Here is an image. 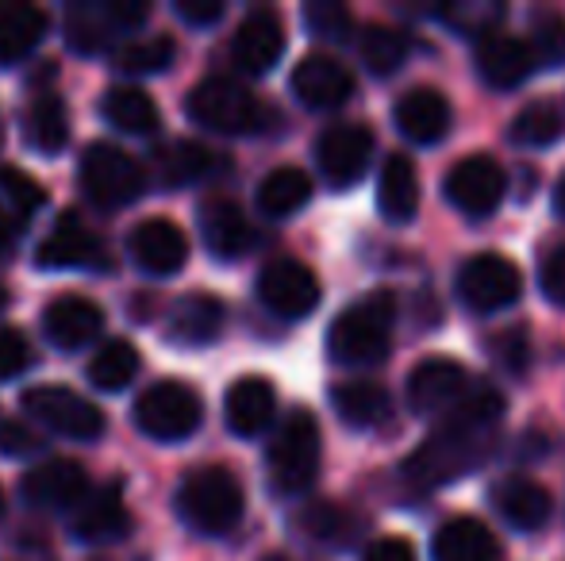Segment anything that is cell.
Segmentation results:
<instances>
[{"instance_id":"cell-15","label":"cell","mask_w":565,"mask_h":561,"mask_svg":"<svg viewBox=\"0 0 565 561\" xmlns=\"http://www.w3.org/2000/svg\"><path fill=\"white\" fill-rule=\"evenodd\" d=\"M35 262L43 270H108L113 258L105 250V239L89 231L77 212H66V216H58L54 231L39 242Z\"/></svg>"},{"instance_id":"cell-1","label":"cell","mask_w":565,"mask_h":561,"mask_svg":"<svg viewBox=\"0 0 565 561\" xmlns=\"http://www.w3.org/2000/svg\"><path fill=\"white\" fill-rule=\"evenodd\" d=\"M504 420V397L492 385L469 381L466 397L439 416L435 431L404 457V477L419 488H439L473 473L489 457L497 423Z\"/></svg>"},{"instance_id":"cell-14","label":"cell","mask_w":565,"mask_h":561,"mask_svg":"<svg viewBox=\"0 0 565 561\" xmlns=\"http://www.w3.org/2000/svg\"><path fill=\"white\" fill-rule=\"evenodd\" d=\"M469 389V374L461 362L443 358V354H431V358L416 362L404 381V400L416 416H447Z\"/></svg>"},{"instance_id":"cell-44","label":"cell","mask_w":565,"mask_h":561,"mask_svg":"<svg viewBox=\"0 0 565 561\" xmlns=\"http://www.w3.org/2000/svg\"><path fill=\"white\" fill-rule=\"evenodd\" d=\"M0 193L8 196V204L20 216H31V212H39L46 204V188L23 170H15V165H0Z\"/></svg>"},{"instance_id":"cell-47","label":"cell","mask_w":565,"mask_h":561,"mask_svg":"<svg viewBox=\"0 0 565 561\" xmlns=\"http://www.w3.org/2000/svg\"><path fill=\"white\" fill-rule=\"evenodd\" d=\"M539 289H543V296L551 300L554 308L565 312V242H558V247L539 262Z\"/></svg>"},{"instance_id":"cell-6","label":"cell","mask_w":565,"mask_h":561,"mask_svg":"<svg viewBox=\"0 0 565 561\" xmlns=\"http://www.w3.org/2000/svg\"><path fill=\"white\" fill-rule=\"evenodd\" d=\"M131 420L147 439L181 442L189 434H196V427L204 423L201 392L189 389L185 381H158L139 392V400L131 408Z\"/></svg>"},{"instance_id":"cell-40","label":"cell","mask_w":565,"mask_h":561,"mask_svg":"<svg viewBox=\"0 0 565 561\" xmlns=\"http://www.w3.org/2000/svg\"><path fill=\"white\" fill-rule=\"evenodd\" d=\"M173 54H178V43L170 35H147V39H131L116 51V69L135 77H150L170 69Z\"/></svg>"},{"instance_id":"cell-19","label":"cell","mask_w":565,"mask_h":561,"mask_svg":"<svg viewBox=\"0 0 565 561\" xmlns=\"http://www.w3.org/2000/svg\"><path fill=\"white\" fill-rule=\"evenodd\" d=\"M127 250H131L135 266L154 278H173L185 270L189 262V239L173 219H142L127 235Z\"/></svg>"},{"instance_id":"cell-30","label":"cell","mask_w":565,"mask_h":561,"mask_svg":"<svg viewBox=\"0 0 565 561\" xmlns=\"http://www.w3.org/2000/svg\"><path fill=\"white\" fill-rule=\"evenodd\" d=\"M377 212L388 224H412L419 212V173L408 154H388L377 173Z\"/></svg>"},{"instance_id":"cell-25","label":"cell","mask_w":565,"mask_h":561,"mask_svg":"<svg viewBox=\"0 0 565 561\" xmlns=\"http://www.w3.org/2000/svg\"><path fill=\"white\" fill-rule=\"evenodd\" d=\"M492 508L515 531H539L554 511V496L531 477H504L492 485Z\"/></svg>"},{"instance_id":"cell-21","label":"cell","mask_w":565,"mask_h":561,"mask_svg":"<svg viewBox=\"0 0 565 561\" xmlns=\"http://www.w3.org/2000/svg\"><path fill=\"white\" fill-rule=\"evenodd\" d=\"M201 235L212 255L224 258V262L246 258L254 250V242H258L250 216L235 201H227V196H212V201L201 204Z\"/></svg>"},{"instance_id":"cell-35","label":"cell","mask_w":565,"mask_h":561,"mask_svg":"<svg viewBox=\"0 0 565 561\" xmlns=\"http://www.w3.org/2000/svg\"><path fill=\"white\" fill-rule=\"evenodd\" d=\"M100 116H105L116 131H127V136H154L158 123H162L158 105L139 85H113V89L105 93V100H100Z\"/></svg>"},{"instance_id":"cell-41","label":"cell","mask_w":565,"mask_h":561,"mask_svg":"<svg viewBox=\"0 0 565 561\" xmlns=\"http://www.w3.org/2000/svg\"><path fill=\"white\" fill-rule=\"evenodd\" d=\"M531 54H535V66H565V15L554 8L531 15V39H527Z\"/></svg>"},{"instance_id":"cell-42","label":"cell","mask_w":565,"mask_h":561,"mask_svg":"<svg viewBox=\"0 0 565 561\" xmlns=\"http://www.w3.org/2000/svg\"><path fill=\"white\" fill-rule=\"evenodd\" d=\"M305 23L323 43H347L350 31H354V15L339 0H312V4H305Z\"/></svg>"},{"instance_id":"cell-2","label":"cell","mask_w":565,"mask_h":561,"mask_svg":"<svg viewBox=\"0 0 565 561\" xmlns=\"http://www.w3.org/2000/svg\"><path fill=\"white\" fill-rule=\"evenodd\" d=\"M396 296L385 289L354 300L328 331V358L339 369H373L393 354Z\"/></svg>"},{"instance_id":"cell-8","label":"cell","mask_w":565,"mask_h":561,"mask_svg":"<svg viewBox=\"0 0 565 561\" xmlns=\"http://www.w3.org/2000/svg\"><path fill=\"white\" fill-rule=\"evenodd\" d=\"M150 20L147 0H77L66 8V43L77 54L108 51L116 35Z\"/></svg>"},{"instance_id":"cell-13","label":"cell","mask_w":565,"mask_h":561,"mask_svg":"<svg viewBox=\"0 0 565 561\" xmlns=\"http://www.w3.org/2000/svg\"><path fill=\"white\" fill-rule=\"evenodd\" d=\"M373 150H377V139L365 123H331L316 139V165L328 177V185L350 188L365 177Z\"/></svg>"},{"instance_id":"cell-24","label":"cell","mask_w":565,"mask_h":561,"mask_svg":"<svg viewBox=\"0 0 565 561\" xmlns=\"http://www.w3.org/2000/svg\"><path fill=\"white\" fill-rule=\"evenodd\" d=\"M224 420L238 439H258L277 420V392L266 377H238L227 389Z\"/></svg>"},{"instance_id":"cell-53","label":"cell","mask_w":565,"mask_h":561,"mask_svg":"<svg viewBox=\"0 0 565 561\" xmlns=\"http://www.w3.org/2000/svg\"><path fill=\"white\" fill-rule=\"evenodd\" d=\"M4 304H8V289L0 284V308H4Z\"/></svg>"},{"instance_id":"cell-12","label":"cell","mask_w":565,"mask_h":561,"mask_svg":"<svg viewBox=\"0 0 565 561\" xmlns=\"http://www.w3.org/2000/svg\"><path fill=\"white\" fill-rule=\"evenodd\" d=\"M320 278L297 258H274L258 273V300L281 320H308L320 308Z\"/></svg>"},{"instance_id":"cell-4","label":"cell","mask_w":565,"mask_h":561,"mask_svg":"<svg viewBox=\"0 0 565 561\" xmlns=\"http://www.w3.org/2000/svg\"><path fill=\"white\" fill-rule=\"evenodd\" d=\"M185 112L193 123L220 136H258L277 120L274 108L262 105L246 85L231 82V77H204L185 100Z\"/></svg>"},{"instance_id":"cell-11","label":"cell","mask_w":565,"mask_h":561,"mask_svg":"<svg viewBox=\"0 0 565 561\" xmlns=\"http://www.w3.org/2000/svg\"><path fill=\"white\" fill-rule=\"evenodd\" d=\"M443 196L450 208H458L469 219H489L508 196V173L497 158L466 154L454 162L443 177Z\"/></svg>"},{"instance_id":"cell-29","label":"cell","mask_w":565,"mask_h":561,"mask_svg":"<svg viewBox=\"0 0 565 561\" xmlns=\"http://www.w3.org/2000/svg\"><path fill=\"white\" fill-rule=\"evenodd\" d=\"M331 404H335L339 420L347 427H358V431H370V427L393 420V397H388L385 385L370 381V377L339 381L335 389H331Z\"/></svg>"},{"instance_id":"cell-37","label":"cell","mask_w":565,"mask_h":561,"mask_svg":"<svg viewBox=\"0 0 565 561\" xmlns=\"http://www.w3.org/2000/svg\"><path fill=\"white\" fill-rule=\"evenodd\" d=\"M142 358L139 350H135L127 338H108L105 346H100L97 354H93L89 362V381L97 385L100 392H124L127 385L135 381V374H139Z\"/></svg>"},{"instance_id":"cell-43","label":"cell","mask_w":565,"mask_h":561,"mask_svg":"<svg viewBox=\"0 0 565 561\" xmlns=\"http://www.w3.org/2000/svg\"><path fill=\"white\" fill-rule=\"evenodd\" d=\"M305 531L320 542H331V547H342V542L354 539L358 524L347 516L335 504H316V508L305 511Z\"/></svg>"},{"instance_id":"cell-16","label":"cell","mask_w":565,"mask_h":561,"mask_svg":"<svg viewBox=\"0 0 565 561\" xmlns=\"http://www.w3.org/2000/svg\"><path fill=\"white\" fill-rule=\"evenodd\" d=\"M289 85L300 105L312 108V112H335V108L350 105V97H354V74L339 58H331V54L300 58Z\"/></svg>"},{"instance_id":"cell-54","label":"cell","mask_w":565,"mask_h":561,"mask_svg":"<svg viewBox=\"0 0 565 561\" xmlns=\"http://www.w3.org/2000/svg\"><path fill=\"white\" fill-rule=\"evenodd\" d=\"M0 516H4V488H0Z\"/></svg>"},{"instance_id":"cell-28","label":"cell","mask_w":565,"mask_h":561,"mask_svg":"<svg viewBox=\"0 0 565 561\" xmlns=\"http://www.w3.org/2000/svg\"><path fill=\"white\" fill-rule=\"evenodd\" d=\"M431 561H500V542L489 524L473 516H454L435 531Z\"/></svg>"},{"instance_id":"cell-55","label":"cell","mask_w":565,"mask_h":561,"mask_svg":"<svg viewBox=\"0 0 565 561\" xmlns=\"http://www.w3.org/2000/svg\"><path fill=\"white\" fill-rule=\"evenodd\" d=\"M0 142H4V128H0Z\"/></svg>"},{"instance_id":"cell-33","label":"cell","mask_w":565,"mask_h":561,"mask_svg":"<svg viewBox=\"0 0 565 561\" xmlns=\"http://www.w3.org/2000/svg\"><path fill=\"white\" fill-rule=\"evenodd\" d=\"M23 142L39 154H62L70 142V112L58 93H35L23 108Z\"/></svg>"},{"instance_id":"cell-50","label":"cell","mask_w":565,"mask_h":561,"mask_svg":"<svg viewBox=\"0 0 565 561\" xmlns=\"http://www.w3.org/2000/svg\"><path fill=\"white\" fill-rule=\"evenodd\" d=\"M362 561H416V547L401 535H385L362 550Z\"/></svg>"},{"instance_id":"cell-49","label":"cell","mask_w":565,"mask_h":561,"mask_svg":"<svg viewBox=\"0 0 565 561\" xmlns=\"http://www.w3.org/2000/svg\"><path fill=\"white\" fill-rule=\"evenodd\" d=\"M173 12H178L185 23H193V28H212V23L224 20L227 4L224 0H178Z\"/></svg>"},{"instance_id":"cell-39","label":"cell","mask_w":565,"mask_h":561,"mask_svg":"<svg viewBox=\"0 0 565 561\" xmlns=\"http://www.w3.org/2000/svg\"><path fill=\"white\" fill-rule=\"evenodd\" d=\"M562 131H565V120L551 100H535V105H527L512 123H508V139H512L515 147H531V150L558 142Z\"/></svg>"},{"instance_id":"cell-18","label":"cell","mask_w":565,"mask_h":561,"mask_svg":"<svg viewBox=\"0 0 565 561\" xmlns=\"http://www.w3.org/2000/svg\"><path fill=\"white\" fill-rule=\"evenodd\" d=\"M285 54V23L274 8H254L238 31L231 35V58L243 74L262 77L281 62Z\"/></svg>"},{"instance_id":"cell-51","label":"cell","mask_w":565,"mask_h":561,"mask_svg":"<svg viewBox=\"0 0 565 561\" xmlns=\"http://www.w3.org/2000/svg\"><path fill=\"white\" fill-rule=\"evenodd\" d=\"M15 239H20V219H15L12 212L0 208V258L12 255Z\"/></svg>"},{"instance_id":"cell-46","label":"cell","mask_w":565,"mask_h":561,"mask_svg":"<svg viewBox=\"0 0 565 561\" xmlns=\"http://www.w3.org/2000/svg\"><path fill=\"white\" fill-rule=\"evenodd\" d=\"M31 366V343L23 338V331L0 327V381L20 377Z\"/></svg>"},{"instance_id":"cell-36","label":"cell","mask_w":565,"mask_h":561,"mask_svg":"<svg viewBox=\"0 0 565 561\" xmlns=\"http://www.w3.org/2000/svg\"><path fill=\"white\" fill-rule=\"evenodd\" d=\"M358 51H362V62L373 77H393L396 69H404L412 54V39L408 31L388 28V23H370L358 39Z\"/></svg>"},{"instance_id":"cell-23","label":"cell","mask_w":565,"mask_h":561,"mask_svg":"<svg viewBox=\"0 0 565 561\" xmlns=\"http://www.w3.org/2000/svg\"><path fill=\"white\" fill-rule=\"evenodd\" d=\"M105 331V308L89 296H58L43 312V335L58 350H82Z\"/></svg>"},{"instance_id":"cell-57","label":"cell","mask_w":565,"mask_h":561,"mask_svg":"<svg viewBox=\"0 0 565 561\" xmlns=\"http://www.w3.org/2000/svg\"><path fill=\"white\" fill-rule=\"evenodd\" d=\"M28 561H31V558H28Z\"/></svg>"},{"instance_id":"cell-34","label":"cell","mask_w":565,"mask_h":561,"mask_svg":"<svg viewBox=\"0 0 565 561\" xmlns=\"http://www.w3.org/2000/svg\"><path fill=\"white\" fill-rule=\"evenodd\" d=\"M308 201H312V177L305 170H297V165L269 170L258 185V196H254V204H258V212L266 219L297 216L300 208H308Z\"/></svg>"},{"instance_id":"cell-48","label":"cell","mask_w":565,"mask_h":561,"mask_svg":"<svg viewBox=\"0 0 565 561\" xmlns=\"http://www.w3.org/2000/svg\"><path fill=\"white\" fill-rule=\"evenodd\" d=\"M39 450V434L31 427L15 423V420H4L0 423V454L8 457H28Z\"/></svg>"},{"instance_id":"cell-9","label":"cell","mask_w":565,"mask_h":561,"mask_svg":"<svg viewBox=\"0 0 565 561\" xmlns=\"http://www.w3.org/2000/svg\"><path fill=\"white\" fill-rule=\"evenodd\" d=\"M458 300L477 315H492L512 308L523 296V273L512 258L497 255V250H484L461 262L458 270Z\"/></svg>"},{"instance_id":"cell-22","label":"cell","mask_w":565,"mask_h":561,"mask_svg":"<svg viewBox=\"0 0 565 561\" xmlns=\"http://www.w3.org/2000/svg\"><path fill=\"white\" fill-rule=\"evenodd\" d=\"M535 54H531L527 39L515 35H497L481 39L477 46V77H481L489 89H520L531 74H535Z\"/></svg>"},{"instance_id":"cell-31","label":"cell","mask_w":565,"mask_h":561,"mask_svg":"<svg viewBox=\"0 0 565 561\" xmlns=\"http://www.w3.org/2000/svg\"><path fill=\"white\" fill-rule=\"evenodd\" d=\"M46 12L28 0H0V66L23 62L46 35Z\"/></svg>"},{"instance_id":"cell-3","label":"cell","mask_w":565,"mask_h":561,"mask_svg":"<svg viewBox=\"0 0 565 561\" xmlns=\"http://www.w3.org/2000/svg\"><path fill=\"white\" fill-rule=\"evenodd\" d=\"M320 420L308 408H292L281 423H277L274 439L266 450V477L277 496H300L316 485L320 477Z\"/></svg>"},{"instance_id":"cell-5","label":"cell","mask_w":565,"mask_h":561,"mask_svg":"<svg viewBox=\"0 0 565 561\" xmlns=\"http://www.w3.org/2000/svg\"><path fill=\"white\" fill-rule=\"evenodd\" d=\"M246 496L227 465H201L178 488V516L201 535H227L243 519Z\"/></svg>"},{"instance_id":"cell-26","label":"cell","mask_w":565,"mask_h":561,"mask_svg":"<svg viewBox=\"0 0 565 561\" xmlns=\"http://www.w3.org/2000/svg\"><path fill=\"white\" fill-rule=\"evenodd\" d=\"M74 535L82 542H116L131 531V516H127V504L116 488H89L82 500L74 504Z\"/></svg>"},{"instance_id":"cell-52","label":"cell","mask_w":565,"mask_h":561,"mask_svg":"<svg viewBox=\"0 0 565 561\" xmlns=\"http://www.w3.org/2000/svg\"><path fill=\"white\" fill-rule=\"evenodd\" d=\"M554 212L565 219V173L558 177V185H554Z\"/></svg>"},{"instance_id":"cell-20","label":"cell","mask_w":565,"mask_h":561,"mask_svg":"<svg viewBox=\"0 0 565 561\" xmlns=\"http://www.w3.org/2000/svg\"><path fill=\"white\" fill-rule=\"evenodd\" d=\"M393 120H396V131L408 142H416V147H435V142H443L450 136L454 112H450V100L443 97L439 89L416 85V89H408L396 100Z\"/></svg>"},{"instance_id":"cell-32","label":"cell","mask_w":565,"mask_h":561,"mask_svg":"<svg viewBox=\"0 0 565 561\" xmlns=\"http://www.w3.org/2000/svg\"><path fill=\"white\" fill-rule=\"evenodd\" d=\"M220 154H212L204 142H189V139H173L166 147L154 150V173L166 188H185L196 181L212 177L220 170Z\"/></svg>"},{"instance_id":"cell-38","label":"cell","mask_w":565,"mask_h":561,"mask_svg":"<svg viewBox=\"0 0 565 561\" xmlns=\"http://www.w3.org/2000/svg\"><path fill=\"white\" fill-rule=\"evenodd\" d=\"M435 20L450 23L458 35L469 39H489L500 31V20H504V4L497 0H458V4H443L431 8Z\"/></svg>"},{"instance_id":"cell-56","label":"cell","mask_w":565,"mask_h":561,"mask_svg":"<svg viewBox=\"0 0 565 561\" xmlns=\"http://www.w3.org/2000/svg\"><path fill=\"white\" fill-rule=\"evenodd\" d=\"M266 561H285V558H266Z\"/></svg>"},{"instance_id":"cell-27","label":"cell","mask_w":565,"mask_h":561,"mask_svg":"<svg viewBox=\"0 0 565 561\" xmlns=\"http://www.w3.org/2000/svg\"><path fill=\"white\" fill-rule=\"evenodd\" d=\"M224 323H227L224 300L212 296V292H189V296H181L178 304H173L166 331H170V338L181 346H209L220 338Z\"/></svg>"},{"instance_id":"cell-17","label":"cell","mask_w":565,"mask_h":561,"mask_svg":"<svg viewBox=\"0 0 565 561\" xmlns=\"http://www.w3.org/2000/svg\"><path fill=\"white\" fill-rule=\"evenodd\" d=\"M85 493H89V473H85L82 462H70V457H46L35 470L23 473L20 481V496L31 508L43 511L74 508Z\"/></svg>"},{"instance_id":"cell-7","label":"cell","mask_w":565,"mask_h":561,"mask_svg":"<svg viewBox=\"0 0 565 561\" xmlns=\"http://www.w3.org/2000/svg\"><path fill=\"white\" fill-rule=\"evenodd\" d=\"M82 188L97 208H127L147 193V170L113 142H93L82 154Z\"/></svg>"},{"instance_id":"cell-45","label":"cell","mask_w":565,"mask_h":561,"mask_svg":"<svg viewBox=\"0 0 565 561\" xmlns=\"http://www.w3.org/2000/svg\"><path fill=\"white\" fill-rule=\"evenodd\" d=\"M492 362H497L504 374H515L520 377L523 369H527V358H531V350H527V338H523V327L520 331H500L497 338H492Z\"/></svg>"},{"instance_id":"cell-10","label":"cell","mask_w":565,"mask_h":561,"mask_svg":"<svg viewBox=\"0 0 565 561\" xmlns=\"http://www.w3.org/2000/svg\"><path fill=\"white\" fill-rule=\"evenodd\" d=\"M23 412L31 416L39 427L62 434V439L77 442H97L105 434V412L93 400H85L82 392L62 389V385H39V389L23 392Z\"/></svg>"}]
</instances>
